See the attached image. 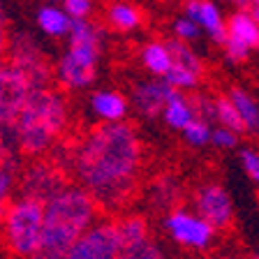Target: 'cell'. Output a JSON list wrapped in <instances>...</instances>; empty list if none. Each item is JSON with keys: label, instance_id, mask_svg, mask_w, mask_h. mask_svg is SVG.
I'll return each mask as SVG.
<instances>
[{"label": "cell", "instance_id": "cell-1", "mask_svg": "<svg viewBox=\"0 0 259 259\" xmlns=\"http://www.w3.org/2000/svg\"><path fill=\"white\" fill-rule=\"evenodd\" d=\"M141 160L144 146L132 125L102 123L74 146L70 164L100 210L120 213L137 192Z\"/></svg>", "mask_w": 259, "mask_h": 259}, {"label": "cell", "instance_id": "cell-2", "mask_svg": "<svg viewBox=\"0 0 259 259\" xmlns=\"http://www.w3.org/2000/svg\"><path fill=\"white\" fill-rule=\"evenodd\" d=\"M97 220V201L81 185H67L49 204H44L42 241L32 259H63Z\"/></svg>", "mask_w": 259, "mask_h": 259}, {"label": "cell", "instance_id": "cell-3", "mask_svg": "<svg viewBox=\"0 0 259 259\" xmlns=\"http://www.w3.org/2000/svg\"><path fill=\"white\" fill-rule=\"evenodd\" d=\"M67 127V102L51 88H35L12 130V148L23 155L47 153Z\"/></svg>", "mask_w": 259, "mask_h": 259}, {"label": "cell", "instance_id": "cell-4", "mask_svg": "<svg viewBox=\"0 0 259 259\" xmlns=\"http://www.w3.org/2000/svg\"><path fill=\"white\" fill-rule=\"evenodd\" d=\"M70 47L60 56L56 67V79L67 91L91 86L97 76V63L102 51V30L91 21H74L70 30Z\"/></svg>", "mask_w": 259, "mask_h": 259}, {"label": "cell", "instance_id": "cell-5", "mask_svg": "<svg viewBox=\"0 0 259 259\" xmlns=\"http://www.w3.org/2000/svg\"><path fill=\"white\" fill-rule=\"evenodd\" d=\"M44 206L26 197H16L0 222L3 245L14 259H32L42 241Z\"/></svg>", "mask_w": 259, "mask_h": 259}, {"label": "cell", "instance_id": "cell-6", "mask_svg": "<svg viewBox=\"0 0 259 259\" xmlns=\"http://www.w3.org/2000/svg\"><path fill=\"white\" fill-rule=\"evenodd\" d=\"M32 91H35L32 83L16 65H12L10 60L0 65V144H3L0 157L14 160L16 153L12 148V130Z\"/></svg>", "mask_w": 259, "mask_h": 259}, {"label": "cell", "instance_id": "cell-7", "mask_svg": "<svg viewBox=\"0 0 259 259\" xmlns=\"http://www.w3.org/2000/svg\"><path fill=\"white\" fill-rule=\"evenodd\" d=\"M162 229L167 232L169 241L174 245L197 254L213 252L218 236H220L204 218L197 215L192 208H183V206L162 215Z\"/></svg>", "mask_w": 259, "mask_h": 259}, {"label": "cell", "instance_id": "cell-8", "mask_svg": "<svg viewBox=\"0 0 259 259\" xmlns=\"http://www.w3.org/2000/svg\"><path fill=\"white\" fill-rule=\"evenodd\" d=\"M120 254H123V243L116 229V220L104 218L97 220L63 259H118Z\"/></svg>", "mask_w": 259, "mask_h": 259}, {"label": "cell", "instance_id": "cell-9", "mask_svg": "<svg viewBox=\"0 0 259 259\" xmlns=\"http://www.w3.org/2000/svg\"><path fill=\"white\" fill-rule=\"evenodd\" d=\"M67 178L60 171L58 164L51 162H32L23 169L21 178H19V197H26L37 204H49L56 194H60L67 188Z\"/></svg>", "mask_w": 259, "mask_h": 259}, {"label": "cell", "instance_id": "cell-10", "mask_svg": "<svg viewBox=\"0 0 259 259\" xmlns=\"http://www.w3.org/2000/svg\"><path fill=\"white\" fill-rule=\"evenodd\" d=\"M192 210L204 218L218 234L232 229L234 225V201L229 192L215 181L201 183L192 192Z\"/></svg>", "mask_w": 259, "mask_h": 259}, {"label": "cell", "instance_id": "cell-11", "mask_svg": "<svg viewBox=\"0 0 259 259\" xmlns=\"http://www.w3.org/2000/svg\"><path fill=\"white\" fill-rule=\"evenodd\" d=\"M7 54H10V63L16 65L28 76L32 88H49L51 67H49L39 44L28 32H19L14 39H10V51Z\"/></svg>", "mask_w": 259, "mask_h": 259}, {"label": "cell", "instance_id": "cell-12", "mask_svg": "<svg viewBox=\"0 0 259 259\" xmlns=\"http://www.w3.org/2000/svg\"><path fill=\"white\" fill-rule=\"evenodd\" d=\"M259 47V23L252 19V14L245 10H238L227 21V39L225 51L227 58L238 63L245 60L252 49Z\"/></svg>", "mask_w": 259, "mask_h": 259}, {"label": "cell", "instance_id": "cell-13", "mask_svg": "<svg viewBox=\"0 0 259 259\" xmlns=\"http://www.w3.org/2000/svg\"><path fill=\"white\" fill-rule=\"evenodd\" d=\"M174 88L169 86L164 79H148V81H139L132 86L130 93V104L135 107L137 113H141L144 118H155L162 116L167 102L171 100Z\"/></svg>", "mask_w": 259, "mask_h": 259}, {"label": "cell", "instance_id": "cell-14", "mask_svg": "<svg viewBox=\"0 0 259 259\" xmlns=\"http://www.w3.org/2000/svg\"><path fill=\"white\" fill-rule=\"evenodd\" d=\"M188 19L199 23L201 30H206L218 44H225L227 39V23L222 12L218 10L210 0H185V12Z\"/></svg>", "mask_w": 259, "mask_h": 259}, {"label": "cell", "instance_id": "cell-15", "mask_svg": "<svg viewBox=\"0 0 259 259\" xmlns=\"http://www.w3.org/2000/svg\"><path fill=\"white\" fill-rule=\"evenodd\" d=\"M146 201L153 210L157 213H171V210L181 208L183 201V185L174 176H157L151 181V185L146 188Z\"/></svg>", "mask_w": 259, "mask_h": 259}, {"label": "cell", "instance_id": "cell-16", "mask_svg": "<svg viewBox=\"0 0 259 259\" xmlns=\"http://www.w3.org/2000/svg\"><path fill=\"white\" fill-rule=\"evenodd\" d=\"M116 229H118L120 243H123V252L139 250L148 241H153L148 220L144 215H137V213H127V215L116 218Z\"/></svg>", "mask_w": 259, "mask_h": 259}, {"label": "cell", "instance_id": "cell-17", "mask_svg": "<svg viewBox=\"0 0 259 259\" xmlns=\"http://www.w3.org/2000/svg\"><path fill=\"white\" fill-rule=\"evenodd\" d=\"M91 109L102 123H123L130 104L116 91H97L91 97Z\"/></svg>", "mask_w": 259, "mask_h": 259}, {"label": "cell", "instance_id": "cell-18", "mask_svg": "<svg viewBox=\"0 0 259 259\" xmlns=\"http://www.w3.org/2000/svg\"><path fill=\"white\" fill-rule=\"evenodd\" d=\"M139 60L146 70L151 72L157 79H164L169 74V70L174 67V58L169 51L167 42H148L141 47L139 51Z\"/></svg>", "mask_w": 259, "mask_h": 259}, {"label": "cell", "instance_id": "cell-19", "mask_svg": "<svg viewBox=\"0 0 259 259\" xmlns=\"http://www.w3.org/2000/svg\"><path fill=\"white\" fill-rule=\"evenodd\" d=\"M229 100H232L234 109L238 111V118H241L245 132L259 135V102L257 100L241 86H234L229 91Z\"/></svg>", "mask_w": 259, "mask_h": 259}, {"label": "cell", "instance_id": "cell-20", "mask_svg": "<svg viewBox=\"0 0 259 259\" xmlns=\"http://www.w3.org/2000/svg\"><path fill=\"white\" fill-rule=\"evenodd\" d=\"M162 118H164V123L171 130H181V132H183V130L197 118V113H194V107H192V102H190V97H185L183 93H174L171 100H169L167 107H164V111H162Z\"/></svg>", "mask_w": 259, "mask_h": 259}, {"label": "cell", "instance_id": "cell-21", "mask_svg": "<svg viewBox=\"0 0 259 259\" xmlns=\"http://www.w3.org/2000/svg\"><path fill=\"white\" fill-rule=\"evenodd\" d=\"M107 21L111 23L116 30L120 32H130V30H137L144 21V14L137 5L127 3V0H118V3H111L107 7Z\"/></svg>", "mask_w": 259, "mask_h": 259}, {"label": "cell", "instance_id": "cell-22", "mask_svg": "<svg viewBox=\"0 0 259 259\" xmlns=\"http://www.w3.org/2000/svg\"><path fill=\"white\" fill-rule=\"evenodd\" d=\"M72 19L70 14L58 5H47L37 12V26L47 32L49 37H65L72 30Z\"/></svg>", "mask_w": 259, "mask_h": 259}, {"label": "cell", "instance_id": "cell-23", "mask_svg": "<svg viewBox=\"0 0 259 259\" xmlns=\"http://www.w3.org/2000/svg\"><path fill=\"white\" fill-rule=\"evenodd\" d=\"M16 167H14V160L12 157H0V222H3V215L5 210L10 208L12 194H14L16 188Z\"/></svg>", "mask_w": 259, "mask_h": 259}, {"label": "cell", "instance_id": "cell-24", "mask_svg": "<svg viewBox=\"0 0 259 259\" xmlns=\"http://www.w3.org/2000/svg\"><path fill=\"white\" fill-rule=\"evenodd\" d=\"M169 51H171V58H174V65H181V67H188V70L197 72V74H204V63L194 49L190 47L188 42H181V39H169Z\"/></svg>", "mask_w": 259, "mask_h": 259}, {"label": "cell", "instance_id": "cell-25", "mask_svg": "<svg viewBox=\"0 0 259 259\" xmlns=\"http://www.w3.org/2000/svg\"><path fill=\"white\" fill-rule=\"evenodd\" d=\"M215 123L220 125V127H227V130H232V132H236V135L245 132L241 118H238V111L234 109L229 97H215Z\"/></svg>", "mask_w": 259, "mask_h": 259}, {"label": "cell", "instance_id": "cell-26", "mask_svg": "<svg viewBox=\"0 0 259 259\" xmlns=\"http://www.w3.org/2000/svg\"><path fill=\"white\" fill-rule=\"evenodd\" d=\"M199 76L197 72L188 70V67H181V65H174L171 70H169V74L164 76V81H167L169 86L174 88L176 93H183V91H192V88H197V83H199Z\"/></svg>", "mask_w": 259, "mask_h": 259}, {"label": "cell", "instance_id": "cell-27", "mask_svg": "<svg viewBox=\"0 0 259 259\" xmlns=\"http://www.w3.org/2000/svg\"><path fill=\"white\" fill-rule=\"evenodd\" d=\"M183 137H185V141H188L190 146H197V148L208 146L210 137H213V125H210L208 120H204V118H194L192 123L183 130Z\"/></svg>", "mask_w": 259, "mask_h": 259}, {"label": "cell", "instance_id": "cell-28", "mask_svg": "<svg viewBox=\"0 0 259 259\" xmlns=\"http://www.w3.org/2000/svg\"><path fill=\"white\" fill-rule=\"evenodd\" d=\"M123 254H125V259H171V254L162 248L155 238L146 243L144 248L132 250V252H123Z\"/></svg>", "mask_w": 259, "mask_h": 259}, {"label": "cell", "instance_id": "cell-29", "mask_svg": "<svg viewBox=\"0 0 259 259\" xmlns=\"http://www.w3.org/2000/svg\"><path fill=\"white\" fill-rule=\"evenodd\" d=\"M199 23H194L192 19H188V16H178L176 21H174V35H176V39H181V42H192V39L199 37Z\"/></svg>", "mask_w": 259, "mask_h": 259}, {"label": "cell", "instance_id": "cell-30", "mask_svg": "<svg viewBox=\"0 0 259 259\" xmlns=\"http://www.w3.org/2000/svg\"><path fill=\"white\" fill-rule=\"evenodd\" d=\"M190 102H192V107H194L197 118H204V120H208V123L215 120V100H213V97L201 93V95L190 97Z\"/></svg>", "mask_w": 259, "mask_h": 259}, {"label": "cell", "instance_id": "cell-31", "mask_svg": "<svg viewBox=\"0 0 259 259\" xmlns=\"http://www.w3.org/2000/svg\"><path fill=\"white\" fill-rule=\"evenodd\" d=\"M63 10L70 14L72 21H83L93 12V0H63Z\"/></svg>", "mask_w": 259, "mask_h": 259}, {"label": "cell", "instance_id": "cell-32", "mask_svg": "<svg viewBox=\"0 0 259 259\" xmlns=\"http://www.w3.org/2000/svg\"><path fill=\"white\" fill-rule=\"evenodd\" d=\"M210 144L215 146V148H225V151H229V148H236L238 144V135L236 132H232V130L227 127H213V137H210Z\"/></svg>", "mask_w": 259, "mask_h": 259}, {"label": "cell", "instance_id": "cell-33", "mask_svg": "<svg viewBox=\"0 0 259 259\" xmlns=\"http://www.w3.org/2000/svg\"><path fill=\"white\" fill-rule=\"evenodd\" d=\"M241 164H243V169H245V174L259 183V151H254V148H243Z\"/></svg>", "mask_w": 259, "mask_h": 259}, {"label": "cell", "instance_id": "cell-34", "mask_svg": "<svg viewBox=\"0 0 259 259\" xmlns=\"http://www.w3.org/2000/svg\"><path fill=\"white\" fill-rule=\"evenodd\" d=\"M7 51H10V30H7V16L0 7V65L5 63Z\"/></svg>", "mask_w": 259, "mask_h": 259}, {"label": "cell", "instance_id": "cell-35", "mask_svg": "<svg viewBox=\"0 0 259 259\" xmlns=\"http://www.w3.org/2000/svg\"><path fill=\"white\" fill-rule=\"evenodd\" d=\"M199 259H243L238 252H232V250H213L208 254H201Z\"/></svg>", "mask_w": 259, "mask_h": 259}, {"label": "cell", "instance_id": "cell-36", "mask_svg": "<svg viewBox=\"0 0 259 259\" xmlns=\"http://www.w3.org/2000/svg\"><path fill=\"white\" fill-rule=\"evenodd\" d=\"M234 3H236L241 10H245V7H252V0H234Z\"/></svg>", "mask_w": 259, "mask_h": 259}, {"label": "cell", "instance_id": "cell-37", "mask_svg": "<svg viewBox=\"0 0 259 259\" xmlns=\"http://www.w3.org/2000/svg\"><path fill=\"white\" fill-rule=\"evenodd\" d=\"M250 14H252V19L259 23V5H252V7H250Z\"/></svg>", "mask_w": 259, "mask_h": 259}, {"label": "cell", "instance_id": "cell-38", "mask_svg": "<svg viewBox=\"0 0 259 259\" xmlns=\"http://www.w3.org/2000/svg\"><path fill=\"white\" fill-rule=\"evenodd\" d=\"M49 3H51V5H56V3H63V0H49Z\"/></svg>", "mask_w": 259, "mask_h": 259}, {"label": "cell", "instance_id": "cell-39", "mask_svg": "<svg viewBox=\"0 0 259 259\" xmlns=\"http://www.w3.org/2000/svg\"><path fill=\"white\" fill-rule=\"evenodd\" d=\"M252 5H259V0H252Z\"/></svg>", "mask_w": 259, "mask_h": 259}, {"label": "cell", "instance_id": "cell-40", "mask_svg": "<svg viewBox=\"0 0 259 259\" xmlns=\"http://www.w3.org/2000/svg\"><path fill=\"white\" fill-rule=\"evenodd\" d=\"M0 155H3V144H0Z\"/></svg>", "mask_w": 259, "mask_h": 259}, {"label": "cell", "instance_id": "cell-41", "mask_svg": "<svg viewBox=\"0 0 259 259\" xmlns=\"http://www.w3.org/2000/svg\"><path fill=\"white\" fill-rule=\"evenodd\" d=\"M252 259H259V252H257V254H254V257H252Z\"/></svg>", "mask_w": 259, "mask_h": 259}]
</instances>
